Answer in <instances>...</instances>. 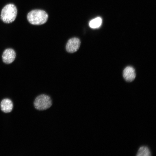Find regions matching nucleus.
Listing matches in <instances>:
<instances>
[{
    "label": "nucleus",
    "mask_w": 156,
    "mask_h": 156,
    "mask_svg": "<svg viewBox=\"0 0 156 156\" xmlns=\"http://www.w3.org/2000/svg\"><path fill=\"white\" fill-rule=\"evenodd\" d=\"M48 15L45 11L40 10H35L29 12L27 18L31 24L40 25L45 23L47 20Z\"/></svg>",
    "instance_id": "nucleus-1"
},
{
    "label": "nucleus",
    "mask_w": 156,
    "mask_h": 156,
    "mask_svg": "<svg viewBox=\"0 0 156 156\" xmlns=\"http://www.w3.org/2000/svg\"><path fill=\"white\" fill-rule=\"evenodd\" d=\"M17 9L13 4H9L5 6L2 10L1 18L2 21L7 23L14 21L16 16Z\"/></svg>",
    "instance_id": "nucleus-2"
},
{
    "label": "nucleus",
    "mask_w": 156,
    "mask_h": 156,
    "mask_svg": "<svg viewBox=\"0 0 156 156\" xmlns=\"http://www.w3.org/2000/svg\"><path fill=\"white\" fill-rule=\"evenodd\" d=\"M52 100L49 95L45 94H40L35 99L34 105L35 108L39 111L47 110L52 105Z\"/></svg>",
    "instance_id": "nucleus-3"
},
{
    "label": "nucleus",
    "mask_w": 156,
    "mask_h": 156,
    "mask_svg": "<svg viewBox=\"0 0 156 156\" xmlns=\"http://www.w3.org/2000/svg\"><path fill=\"white\" fill-rule=\"evenodd\" d=\"M16 55L15 52L13 49L11 48L6 49L2 54L3 61L5 64H10L14 60Z\"/></svg>",
    "instance_id": "nucleus-5"
},
{
    "label": "nucleus",
    "mask_w": 156,
    "mask_h": 156,
    "mask_svg": "<svg viewBox=\"0 0 156 156\" xmlns=\"http://www.w3.org/2000/svg\"><path fill=\"white\" fill-rule=\"evenodd\" d=\"M123 76L125 80L127 82H131L136 77V73L134 68L130 66H127L124 69Z\"/></svg>",
    "instance_id": "nucleus-6"
},
{
    "label": "nucleus",
    "mask_w": 156,
    "mask_h": 156,
    "mask_svg": "<svg viewBox=\"0 0 156 156\" xmlns=\"http://www.w3.org/2000/svg\"><path fill=\"white\" fill-rule=\"evenodd\" d=\"M0 107L1 111L5 113H9L13 109V103L9 99H4L1 102Z\"/></svg>",
    "instance_id": "nucleus-7"
},
{
    "label": "nucleus",
    "mask_w": 156,
    "mask_h": 156,
    "mask_svg": "<svg viewBox=\"0 0 156 156\" xmlns=\"http://www.w3.org/2000/svg\"><path fill=\"white\" fill-rule=\"evenodd\" d=\"M81 44L80 39L74 37L70 39L67 41L66 46V51L70 53L76 52L79 49Z\"/></svg>",
    "instance_id": "nucleus-4"
},
{
    "label": "nucleus",
    "mask_w": 156,
    "mask_h": 156,
    "mask_svg": "<svg viewBox=\"0 0 156 156\" xmlns=\"http://www.w3.org/2000/svg\"><path fill=\"white\" fill-rule=\"evenodd\" d=\"M137 156H150L151 153L149 148L146 146H143L139 148L137 153Z\"/></svg>",
    "instance_id": "nucleus-8"
},
{
    "label": "nucleus",
    "mask_w": 156,
    "mask_h": 156,
    "mask_svg": "<svg viewBox=\"0 0 156 156\" xmlns=\"http://www.w3.org/2000/svg\"><path fill=\"white\" fill-rule=\"evenodd\" d=\"M101 23V18L100 17H98L91 20L90 22L89 25L92 28H96L99 27Z\"/></svg>",
    "instance_id": "nucleus-9"
}]
</instances>
